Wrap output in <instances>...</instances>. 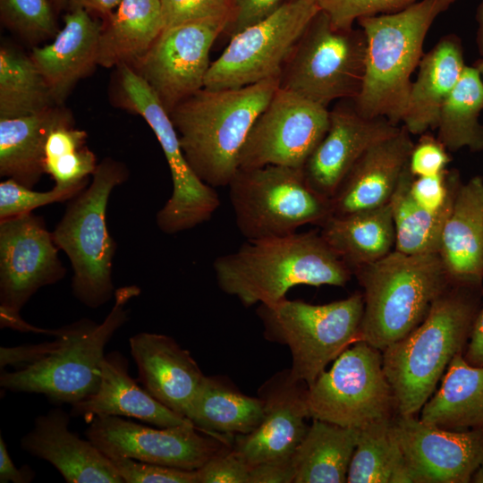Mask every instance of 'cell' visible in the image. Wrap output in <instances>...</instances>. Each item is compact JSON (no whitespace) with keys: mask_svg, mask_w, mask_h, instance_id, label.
Segmentation results:
<instances>
[{"mask_svg":"<svg viewBox=\"0 0 483 483\" xmlns=\"http://www.w3.org/2000/svg\"><path fill=\"white\" fill-rule=\"evenodd\" d=\"M213 267L219 288L247 307L277 302L301 284L343 286L352 274L317 231L247 240Z\"/></svg>","mask_w":483,"mask_h":483,"instance_id":"6da1fadb","label":"cell"},{"mask_svg":"<svg viewBox=\"0 0 483 483\" xmlns=\"http://www.w3.org/2000/svg\"><path fill=\"white\" fill-rule=\"evenodd\" d=\"M280 80L273 78L234 89L203 88L169 113L188 164L205 183L228 186L239 169L247 137Z\"/></svg>","mask_w":483,"mask_h":483,"instance_id":"7a4b0ae2","label":"cell"},{"mask_svg":"<svg viewBox=\"0 0 483 483\" xmlns=\"http://www.w3.org/2000/svg\"><path fill=\"white\" fill-rule=\"evenodd\" d=\"M456 0H419L387 14L360 18L366 38L365 73L361 90L353 100L367 117L402 123L411 80L423 56L426 36L436 18Z\"/></svg>","mask_w":483,"mask_h":483,"instance_id":"3957f363","label":"cell"},{"mask_svg":"<svg viewBox=\"0 0 483 483\" xmlns=\"http://www.w3.org/2000/svg\"><path fill=\"white\" fill-rule=\"evenodd\" d=\"M476 315L471 298L449 285L416 328L382 352L398 415L414 416L429 399L452 359L462 352Z\"/></svg>","mask_w":483,"mask_h":483,"instance_id":"277c9868","label":"cell"},{"mask_svg":"<svg viewBox=\"0 0 483 483\" xmlns=\"http://www.w3.org/2000/svg\"><path fill=\"white\" fill-rule=\"evenodd\" d=\"M352 273L364 291L360 341L381 352L416 328L453 283L438 253L394 250Z\"/></svg>","mask_w":483,"mask_h":483,"instance_id":"5b68a950","label":"cell"},{"mask_svg":"<svg viewBox=\"0 0 483 483\" xmlns=\"http://www.w3.org/2000/svg\"><path fill=\"white\" fill-rule=\"evenodd\" d=\"M140 294L137 285L115 290L106 318L97 324L82 318L56 329L57 346L44 358L12 372L2 371L0 386L13 392L41 394L54 403L71 405L98 387L105 348L128 320V302Z\"/></svg>","mask_w":483,"mask_h":483,"instance_id":"8992f818","label":"cell"},{"mask_svg":"<svg viewBox=\"0 0 483 483\" xmlns=\"http://www.w3.org/2000/svg\"><path fill=\"white\" fill-rule=\"evenodd\" d=\"M128 177L125 166L111 158L99 163L88 188L70 199L53 231L59 250L68 257L75 298L90 309L114 296L112 271L116 242L106 225V208L113 190Z\"/></svg>","mask_w":483,"mask_h":483,"instance_id":"52a82bcc","label":"cell"},{"mask_svg":"<svg viewBox=\"0 0 483 483\" xmlns=\"http://www.w3.org/2000/svg\"><path fill=\"white\" fill-rule=\"evenodd\" d=\"M363 308V296L356 292L326 304L284 298L260 304L257 313L265 336L290 349L292 378L309 387L328 363L360 341Z\"/></svg>","mask_w":483,"mask_h":483,"instance_id":"ba28073f","label":"cell"},{"mask_svg":"<svg viewBox=\"0 0 483 483\" xmlns=\"http://www.w3.org/2000/svg\"><path fill=\"white\" fill-rule=\"evenodd\" d=\"M228 187L237 228L247 240L294 233L331 216L330 199L309 185L303 168H239Z\"/></svg>","mask_w":483,"mask_h":483,"instance_id":"9c48e42d","label":"cell"},{"mask_svg":"<svg viewBox=\"0 0 483 483\" xmlns=\"http://www.w3.org/2000/svg\"><path fill=\"white\" fill-rule=\"evenodd\" d=\"M362 30L336 29L319 10L288 59L280 87L326 107L338 99L354 100L365 73Z\"/></svg>","mask_w":483,"mask_h":483,"instance_id":"30bf717a","label":"cell"},{"mask_svg":"<svg viewBox=\"0 0 483 483\" xmlns=\"http://www.w3.org/2000/svg\"><path fill=\"white\" fill-rule=\"evenodd\" d=\"M308 407L311 419L359 429L393 418L395 403L382 352L354 343L308 387Z\"/></svg>","mask_w":483,"mask_h":483,"instance_id":"8fae6325","label":"cell"},{"mask_svg":"<svg viewBox=\"0 0 483 483\" xmlns=\"http://www.w3.org/2000/svg\"><path fill=\"white\" fill-rule=\"evenodd\" d=\"M319 10L317 0H295L233 35L220 56L211 63L204 88L234 89L281 78L296 45Z\"/></svg>","mask_w":483,"mask_h":483,"instance_id":"7c38bea8","label":"cell"},{"mask_svg":"<svg viewBox=\"0 0 483 483\" xmlns=\"http://www.w3.org/2000/svg\"><path fill=\"white\" fill-rule=\"evenodd\" d=\"M119 68L126 102L154 131L171 172L173 192L157 214L158 228L174 234L208 221L220 206L217 193L188 164L169 112L157 93L131 66L122 64Z\"/></svg>","mask_w":483,"mask_h":483,"instance_id":"4fadbf2b","label":"cell"},{"mask_svg":"<svg viewBox=\"0 0 483 483\" xmlns=\"http://www.w3.org/2000/svg\"><path fill=\"white\" fill-rule=\"evenodd\" d=\"M41 216L29 213L0 221V323L43 333L26 323L21 309L38 290L62 280L66 268Z\"/></svg>","mask_w":483,"mask_h":483,"instance_id":"5bb4252c","label":"cell"},{"mask_svg":"<svg viewBox=\"0 0 483 483\" xmlns=\"http://www.w3.org/2000/svg\"><path fill=\"white\" fill-rule=\"evenodd\" d=\"M329 121L327 107L279 87L247 137L239 168H303L326 133Z\"/></svg>","mask_w":483,"mask_h":483,"instance_id":"9a60e30c","label":"cell"},{"mask_svg":"<svg viewBox=\"0 0 483 483\" xmlns=\"http://www.w3.org/2000/svg\"><path fill=\"white\" fill-rule=\"evenodd\" d=\"M86 436L108 458L196 470L232 443L197 428L191 422L154 428L119 416L94 418Z\"/></svg>","mask_w":483,"mask_h":483,"instance_id":"2e32d148","label":"cell"},{"mask_svg":"<svg viewBox=\"0 0 483 483\" xmlns=\"http://www.w3.org/2000/svg\"><path fill=\"white\" fill-rule=\"evenodd\" d=\"M230 16L187 22L162 30L134 69L170 113L204 88L210 49L225 30Z\"/></svg>","mask_w":483,"mask_h":483,"instance_id":"e0dca14e","label":"cell"},{"mask_svg":"<svg viewBox=\"0 0 483 483\" xmlns=\"http://www.w3.org/2000/svg\"><path fill=\"white\" fill-rule=\"evenodd\" d=\"M393 425L414 483H467L483 462V428L448 430L401 415Z\"/></svg>","mask_w":483,"mask_h":483,"instance_id":"ac0fdd59","label":"cell"},{"mask_svg":"<svg viewBox=\"0 0 483 483\" xmlns=\"http://www.w3.org/2000/svg\"><path fill=\"white\" fill-rule=\"evenodd\" d=\"M263 416L250 433L234 436L233 449L250 465L292 458L308 430V386L285 369L258 390Z\"/></svg>","mask_w":483,"mask_h":483,"instance_id":"d6986e66","label":"cell"},{"mask_svg":"<svg viewBox=\"0 0 483 483\" xmlns=\"http://www.w3.org/2000/svg\"><path fill=\"white\" fill-rule=\"evenodd\" d=\"M400 128L385 117L361 114L353 100L336 106L330 111L326 133L303 166L308 182L330 199L360 157Z\"/></svg>","mask_w":483,"mask_h":483,"instance_id":"ffe728a7","label":"cell"},{"mask_svg":"<svg viewBox=\"0 0 483 483\" xmlns=\"http://www.w3.org/2000/svg\"><path fill=\"white\" fill-rule=\"evenodd\" d=\"M129 344L138 382L157 401L186 418L205 376L190 352L172 337L156 333H139Z\"/></svg>","mask_w":483,"mask_h":483,"instance_id":"44dd1931","label":"cell"},{"mask_svg":"<svg viewBox=\"0 0 483 483\" xmlns=\"http://www.w3.org/2000/svg\"><path fill=\"white\" fill-rule=\"evenodd\" d=\"M70 416L60 408L38 416L21 448L51 463L68 483H124L107 456L70 430Z\"/></svg>","mask_w":483,"mask_h":483,"instance_id":"7402d4cb","label":"cell"},{"mask_svg":"<svg viewBox=\"0 0 483 483\" xmlns=\"http://www.w3.org/2000/svg\"><path fill=\"white\" fill-rule=\"evenodd\" d=\"M414 143L401 125L394 135L370 147L330 199L331 215H344L389 203Z\"/></svg>","mask_w":483,"mask_h":483,"instance_id":"603a6c76","label":"cell"},{"mask_svg":"<svg viewBox=\"0 0 483 483\" xmlns=\"http://www.w3.org/2000/svg\"><path fill=\"white\" fill-rule=\"evenodd\" d=\"M70 414L89 422L99 416L130 417L157 428L191 422L140 386L129 375L128 360L117 351L105 355L98 387L87 398L72 404Z\"/></svg>","mask_w":483,"mask_h":483,"instance_id":"cb8c5ba5","label":"cell"},{"mask_svg":"<svg viewBox=\"0 0 483 483\" xmlns=\"http://www.w3.org/2000/svg\"><path fill=\"white\" fill-rule=\"evenodd\" d=\"M102 26L89 11L74 7L50 44L33 47L30 58L45 79L55 102L97 64Z\"/></svg>","mask_w":483,"mask_h":483,"instance_id":"d4e9b609","label":"cell"},{"mask_svg":"<svg viewBox=\"0 0 483 483\" xmlns=\"http://www.w3.org/2000/svg\"><path fill=\"white\" fill-rule=\"evenodd\" d=\"M439 256L451 281L471 285L483 278V179L458 185L445 224Z\"/></svg>","mask_w":483,"mask_h":483,"instance_id":"484cf974","label":"cell"},{"mask_svg":"<svg viewBox=\"0 0 483 483\" xmlns=\"http://www.w3.org/2000/svg\"><path fill=\"white\" fill-rule=\"evenodd\" d=\"M465 66L461 43L453 35L441 38L423 55L402 120L411 134H423L428 129H436L443 104L458 83Z\"/></svg>","mask_w":483,"mask_h":483,"instance_id":"4316f807","label":"cell"},{"mask_svg":"<svg viewBox=\"0 0 483 483\" xmlns=\"http://www.w3.org/2000/svg\"><path fill=\"white\" fill-rule=\"evenodd\" d=\"M319 227L322 238L352 272L381 259L394 249L390 203L344 215H331Z\"/></svg>","mask_w":483,"mask_h":483,"instance_id":"83f0119b","label":"cell"},{"mask_svg":"<svg viewBox=\"0 0 483 483\" xmlns=\"http://www.w3.org/2000/svg\"><path fill=\"white\" fill-rule=\"evenodd\" d=\"M419 419L448 430L483 428V368L468 363L462 352L456 353L440 388L422 406Z\"/></svg>","mask_w":483,"mask_h":483,"instance_id":"f1b7e54d","label":"cell"},{"mask_svg":"<svg viewBox=\"0 0 483 483\" xmlns=\"http://www.w3.org/2000/svg\"><path fill=\"white\" fill-rule=\"evenodd\" d=\"M260 398L244 394L226 379L204 376L186 418L201 431L231 443L260 423Z\"/></svg>","mask_w":483,"mask_h":483,"instance_id":"f546056e","label":"cell"},{"mask_svg":"<svg viewBox=\"0 0 483 483\" xmlns=\"http://www.w3.org/2000/svg\"><path fill=\"white\" fill-rule=\"evenodd\" d=\"M164 30L160 0H121L102 28L97 64L137 63Z\"/></svg>","mask_w":483,"mask_h":483,"instance_id":"4dcf8cb0","label":"cell"},{"mask_svg":"<svg viewBox=\"0 0 483 483\" xmlns=\"http://www.w3.org/2000/svg\"><path fill=\"white\" fill-rule=\"evenodd\" d=\"M292 460L293 483H344L360 429L312 419Z\"/></svg>","mask_w":483,"mask_h":483,"instance_id":"1f68e13d","label":"cell"},{"mask_svg":"<svg viewBox=\"0 0 483 483\" xmlns=\"http://www.w3.org/2000/svg\"><path fill=\"white\" fill-rule=\"evenodd\" d=\"M41 113L0 118V175L33 189L44 170V149L50 129L63 116Z\"/></svg>","mask_w":483,"mask_h":483,"instance_id":"d6a6232c","label":"cell"},{"mask_svg":"<svg viewBox=\"0 0 483 483\" xmlns=\"http://www.w3.org/2000/svg\"><path fill=\"white\" fill-rule=\"evenodd\" d=\"M346 482H414L394 433L393 418L377 420L360 429Z\"/></svg>","mask_w":483,"mask_h":483,"instance_id":"836d02e7","label":"cell"},{"mask_svg":"<svg viewBox=\"0 0 483 483\" xmlns=\"http://www.w3.org/2000/svg\"><path fill=\"white\" fill-rule=\"evenodd\" d=\"M413 179L407 165L389 201L395 233L394 250L409 255L439 254L445 224L454 198L440 211H428L411 194Z\"/></svg>","mask_w":483,"mask_h":483,"instance_id":"e575fe53","label":"cell"},{"mask_svg":"<svg viewBox=\"0 0 483 483\" xmlns=\"http://www.w3.org/2000/svg\"><path fill=\"white\" fill-rule=\"evenodd\" d=\"M483 82L476 67L465 66L440 111L437 139L451 151L483 149Z\"/></svg>","mask_w":483,"mask_h":483,"instance_id":"d590c367","label":"cell"},{"mask_svg":"<svg viewBox=\"0 0 483 483\" xmlns=\"http://www.w3.org/2000/svg\"><path fill=\"white\" fill-rule=\"evenodd\" d=\"M87 133L73 128L63 115L50 129L44 149V170L60 190L80 193L97 164L86 145Z\"/></svg>","mask_w":483,"mask_h":483,"instance_id":"8d00e7d4","label":"cell"},{"mask_svg":"<svg viewBox=\"0 0 483 483\" xmlns=\"http://www.w3.org/2000/svg\"><path fill=\"white\" fill-rule=\"evenodd\" d=\"M54 102L50 89L30 56L1 47L0 118L41 113Z\"/></svg>","mask_w":483,"mask_h":483,"instance_id":"74e56055","label":"cell"},{"mask_svg":"<svg viewBox=\"0 0 483 483\" xmlns=\"http://www.w3.org/2000/svg\"><path fill=\"white\" fill-rule=\"evenodd\" d=\"M2 18L12 28L30 38H45L56 32L47 0H0Z\"/></svg>","mask_w":483,"mask_h":483,"instance_id":"f35d334b","label":"cell"},{"mask_svg":"<svg viewBox=\"0 0 483 483\" xmlns=\"http://www.w3.org/2000/svg\"><path fill=\"white\" fill-rule=\"evenodd\" d=\"M77 194L55 187L47 191H37L7 178L0 182V221L31 213L51 203L70 200Z\"/></svg>","mask_w":483,"mask_h":483,"instance_id":"ab89813d","label":"cell"},{"mask_svg":"<svg viewBox=\"0 0 483 483\" xmlns=\"http://www.w3.org/2000/svg\"><path fill=\"white\" fill-rule=\"evenodd\" d=\"M417 0H317L319 9L329 18L333 27L349 29L366 16L394 13Z\"/></svg>","mask_w":483,"mask_h":483,"instance_id":"60d3db41","label":"cell"},{"mask_svg":"<svg viewBox=\"0 0 483 483\" xmlns=\"http://www.w3.org/2000/svg\"><path fill=\"white\" fill-rule=\"evenodd\" d=\"M126 483H197L196 470L145 462L131 458H109Z\"/></svg>","mask_w":483,"mask_h":483,"instance_id":"b9f144b4","label":"cell"},{"mask_svg":"<svg viewBox=\"0 0 483 483\" xmlns=\"http://www.w3.org/2000/svg\"><path fill=\"white\" fill-rule=\"evenodd\" d=\"M164 29L195 21L230 16L231 0H160Z\"/></svg>","mask_w":483,"mask_h":483,"instance_id":"7bdbcfd3","label":"cell"},{"mask_svg":"<svg viewBox=\"0 0 483 483\" xmlns=\"http://www.w3.org/2000/svg\"><path fill=\"white\" fill-rule=\"evenodd\" d=\"M457 177L443 172L429 176L414 177L410 191L415 202L430 212H437L454 198Z\"/></svg>","mask_w":483,"mask_h":483,"instance_id":"ee69618b","label":"cell"},{"mask_svg":"<svg viewBox=\"0 0 483 483\" xmlns=\"http://www.w3.org/2000/svg\"><path fill=\"white\" fill-rule=\"evenodd\" d=\"M197 483H250V466L228 447L196 470Z\"/></svg>","mask_w":483,"mask_h":483,"instance_id":"f6af8a7d","label":"cell"},{"mask_svg":"<svg viewBox=\"0 0 483 483\" xmlns=\"http://www.w3.org/2000/svg\"><path fill=\"white\" fill-rule=\"evenodd\" d=\"M450 157L438 139L423 134L414 144L409 158V170L414 177L429 176L445 171Z\"/></svg>","mask_w":483,"mask_h":483,"instance_id":"bcb514c9","label":"cell"},{"mask_svg":"<svg viewBox=\"0 0 483 483\" xmlns=\"http://www.w3.org/2000/svg\"><path fill=\"white\" fill-rule=\"evenodd\" d=\"M292 1L295 0H233L232 18L226 29L232 37Z\"/></svg>","mask_w":483,"mask_h":483,"instance_id":"7dc6e473","label":"cell"},{"mask_svg":"<svg viewBox=\"0 0 483 483\" xmlns=\"http://www.w3.org/2000/svg\"><path fill=\"white\" fill-rule=\"evenodd\" d=\"M59 338L55 335L53 342H45L38 344L21 345L17 347L0 348L1 369L13 366L15 369L25 367L44 358L58 344Z\"/></svg>","mask_w":483,"mask_h":483,"instance_id":"c3c4849f","label":"cell"},{"mask_svg":"<svg viewBox=\"0 0 483 483\" xmlns=\"http://www.w3.org/2000/svg\"><path fill=\"white\" fill-rule=\"evenodd\" d=\"M294 475L292 458L268 462L250 466V483H293Z\"/></svg>","mask_w":483,"mask_h":483,"instance_id":"681fc988","label":"cell"},{"mask_svg":"<svg viewBox=\"0 0 483 483\" xmlns=\"http://www.w3.org/2000/svg\"><path fill=\"white\" fill-rule=\"evenodd\" d=\"M32 470L28 467L17 469L11 459L6 445L0 437V482L27 483L32 480Z\"/></svg>","mask_w":483,"mask_h":483,"instance_id":"f907efd6","label":"cell"},{"mask_svg":"<svg viewBox=\"0 0 483 483\" xmlns=\"http://www.w3.org/2000/svg\"><path fill=\"white\" fill-rule=\"evenodd\" d=\"M469 337L464 359L470 365L483 368V305L477 312Z\"/></svg>","mask_w":483,"mask_h":483,"instance_id":"816d5d0a","label":"cell"},{"mask_svg":"<svg viewBox=\"0 0 483 483\" xmlns=\"http://www.w3.org/2000/svg\"><path fill=\"white\" fill-rule=\"evenodd\" d=\"M74 7H80L87 11H93L101 14L109 15L111 11L117 7L121 0H68Z\"/></svg>","mask_w":483,"mask_h":483,"instance_id":"f5cc1de1","label":"cell"},{"mask_svg":"<svg viewBox=\"0 0 483 483\" xmlns=\"http://www.w3.org/2000/svg\"><path fill=\"white\" fill-rule=\"evenodd\" d=\"M477 29V47L479 55L483 57V0L480 1L476 13Z\"/></svg>","mask_w":483,"mask_h":483,"instance_id":"db71d44e","label":"cell"},{"mask_svg":"<svg viewBox=\"0 0 483 483\" xmlns=\"http://www.w3.org/2000/svg\"><path fill=\"white\" fill-rule=\"evenodd\" d=\"M471 480L473 482H483V462L474 472Z\"/></svg>","mask_w":483,"mask_h":483,"instance_id":"11a10c76","label":"cell"},{"mask_svg":"<svg viewBox=\"0 0 483 483\" xmlns=\"http://www.w3.org/2000/svg\"><path fill=\"white\" fill-rule=\"evenodd\" d=\"M475 67L479 71V75L481 77V80H482V82H483V60L481 62H479Z\"/></svg>","mask_w":483,"mask_h":483,"instance_id":"9f6ffc18","label":"cell"},{"mask_svg":"<svg viewBox=\"0 0 483 483\" xmlns=\"http://www.w3.org/2000/svg\"><path fill=\"white\" fill-rule=\"evenodd\" d=\"M231 1H233V0H231Z\"/></svg>","mask_w":483,"mask_h":483,"instance_id":"6f0895ef","label":"cell"}]
</instances>
